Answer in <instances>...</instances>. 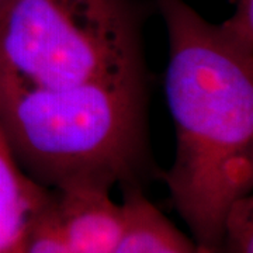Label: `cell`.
Returning <instances> with one entry per match:
<instances>
[{"mask_svg": "<svg viewBox=\"0 0 253 253\" xmlns=\"http://www.w3.org/2000/svg\"><path fill=\"white\" fill-rule=\"evenodd\" d=\"M232 16L217 26L218 33L238 52L253 58V0H232Z\"/></svg>", "mask_w": 253, "mask_h": 253, "instance_id": "obj_8", "label": "cell"}, {"mask_svg": "<svg viewBox=\"0 0 253 253\" xmlns=\"http://www.w3.org/2000/svg\"><path fill=\"white\" fill-rule=\"evenodd\" d=\"M218 253H253V199L246 196L231 207Z\"/></svg>", "mask_w": 253, "mask_h": 253, "instance_id": "obj_7", "label": "cell"}, {"mask_svg": "<svg viewBox=\"0 0 253 253\" xmlns=\"http://www.w3.org/2000/svg\"><path fill=\"white\" fill-rule=\"evenodd\" d=\"M52 197L30 225L24 253H72L63 242L55 224Z\"/></svg>", "mask_w": 253, "mask_h": 253, "instance_id": "obj_9", "label": "cell"}, {"mask_svg": "<svg viewBox=\"0 0 253 253\" xmlns=\"http://www.w3.org/2000/svg\"><path fill=\"white\" fill-rule=\"evenodd\" d=\"M0 126L21 169L45 189L132 184L145 149L144 79L55 89L0 68Z\"/></svg>", "mask_w": 253, "mask_h": 253, "instance_id": "obj_2", "label": "cell"}, {"mask_svg": "<svg viewBox=\"0 0 253 253\" xmlns=\"http://www.w3.org/2000/svg\"><path fill=\"white\" fill-rule=\"evenodd\" d=\"M109 187L76 183L52 190V212L63 242L72 253H113L124 226L123 204Z\"/></svg>", "mask_w": 253, "mask_h": 253, "instance_id": "obj_4", "label": "cell"}, {"mask_svg": "<svg viewBox=\"0 0 253 253\" xmlns=\"http://www.w3.org/2000/svg\"><path fill=\"white\" fill-rule=\"evenodd\" d=\"M0 68L55 89L144 79L135 17L126 0H1Z\"/></svg>", "mask_w": 253, "mask_h": 253, "instance_id": "obj_3", "label": "cell"}, {"mask_svg": "<svg viewBox=\"0 0 253 253\" xmlns=\"http://www.w3.org/2000/svg\"><path fill=\"white\" fill-rule=\"evenodd\" d=\"M168 38L165 90L176 131L166 186L199 253H218L225 218L253 187V58L183 0H158Z\"/></svg>", "mask_w": 253, "mask_h": 253, "instance_id": "obj_1", "label": "cell"}, {"mask_svg": "<svg viewBox=\"0 0 253 253\" xmlns=\"http://www.w3.org/2000/svg\"><path fill=\"white\" fill-rule=\"evenodd\" d=\"M121 204L124 226L113 253H199L194 241L146 199L138 184H126Z\"/></svg>", "mask_w": 253, "mask_h": 253, "instance_id": "obj_6", "label": "cell"}, {"mask_svg": "<svg viewBox=\"0 0 253 253\" xmlns=\"http://www.w3.org/2000/svg\"><path fill=\"white\" fill-rule=\"evenodd\" d=\"M0 4H1V0H0Z\"/></svg>", "mask_w": 253, "mask_h": 253, "instance_id": "obj_10", "label": "cell"}, {"mask_svg": "<svg viewBox=\"0 0 253 253\" xmlns=\"http://www.w3.org/2000/svg\"><path fill=\"white\" fill-rule=\"evenodd\" d=\"M51 197L21 169L0 126V253H24L30 225Z\"/></svg>", "mask_w": 253, "mask_h": 253, "instance_id": "obj_5", "label": "cell"}]
</instances>
